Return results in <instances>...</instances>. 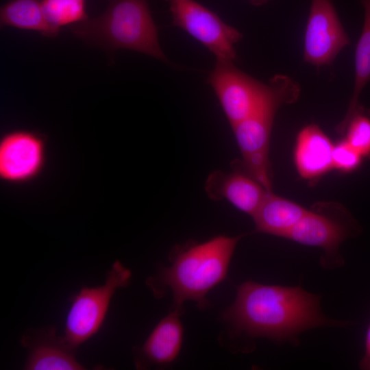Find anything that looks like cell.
Wrapping results in <instances>:
<instances>
[{
    "label": "cell",
    "mask_w": 370,
    "mask_h": 370,
    "mask_svg": "<svg viewBox=\"0 0 370 370\" xmlns=\"http://www.w3.org/2000/svg\"><path fill=\"white\" fill-rule=\"evenodd\" d=\"M319 297L300 286L266 285L247 281L237 288L224 319L238 332L276 341L295 340L302 332L341 325L321 312Z\"/></svg>",
    "instance_id": "cell-1"
},
{
    "label": "cell",
    "mask_w": 370,
    "mask_h": 370,
    "mask_svg": "<svg viewBox=\"0 0 370 370\" xmlns=\"http://www.w3.org/2000/svg\"><path fill=\"white\" fill-rule=\"evenodd\" d=\"M242 236L220 235L207 241L188 243L174 248L171 264L161 267L146 280L156 297L167 289L173 293L175 309L190 300L200 309L208 306V292L226 278L235 247Z\"/></svg>",
    "instance_id": "cell-2"
},
{
    "label": "cell",
    "mask_w": 370,
    "mask_h": 370,
    "mask_svg": "<svg viewBox=\"0 0 370 370\" xmlns=\"http://www.w3.org/2000/svg\"><path fill=\"white\" fill-rule=\"evenodd\" d=\"M69 27L75 37L111 57L118 49H128L175 66L161 49L148 0H109L101 14Z\"/></svg>",
    "instance_id": "cell-3"
},
{
    "label": "cell",
    "mask_w": 370,
    "mask_h": 370,
    "mask_svg": "<svg viewBox=\"0 0 370 370\" xmlns=\"http://www.w3.org/2000/svg\"><path fill=\"white\" fill-rule=\"evenodd\" d=\"M267 92L254 110L232 126L245 169L268 191H271L269 161L270 137L279 108L295 101L299 84L284 75H275L268 82Z\"/></svg>",
    "instance_id": "cell-4"
},
{
    "label": "cell",
    "mask_w": 370,
    "mask_h": 370,
    "mask_svg": "<svg viewBox=\"0 0 370 370\" xmlns=\"http://www.w3.org/2000/svg\"><path fill=\"white\" fill-rule=\"evenodd\" d=\"M131 276L130 270L116 260L106 273L103 284L84 286L73 297L63 335L70 345L77 349L97 333L114 293L127 286Z\"/></svg>",
    "instance_id": "cell-5"
},
{
    "label": "cell",
    "mask_w": 370,
    "mask_h": 370,
    "mask_svg": "<svg viewBox=\"0 0 370 370\" xmlns=\"http://www.w3.org/2000/svg\"><path fill=\"white\" fill-rule=\"evenodd\" d=\"M173 25L207 48L217 60L236 59L235 45L243 34L197 0H166Z\"/></svg>",
    "instance_id": "cell-6"
},
{
    "label": "cell",
    "mask_w": 370,
    "mask_h": 370,
    "mask_svg": "<svg viewBox=\"0 0 370 370\" xmlns=\"http://www.w3.org/2000/svg\"><path fill=\"white\" fill-rule=\"evenodd\" d=\"M231 127L247 118L264 97L267 84L237 68L234 61L217 60L207 77Z\"/></svg>",
    "instance_id": "cell-7"
},
{
    "label": "cell",
    "mask_w": 370,
    "mask_h": 370,
    "mask_svg": "<svg viewBox=\"0 0 370 370\" xmlns=\"http://www.w3.org/2000/svg\"><path fill=\"white\" fill-rule=\"evenodd\" d=\"M349 43L332 0H310L304 35V60L317 66L329 64Z\"/></svg>",
    "instance_id": "cell-8"
},
{
    "label": "cell",
    "mask_w": 370,
    "mask_h": 370,
    "mask_svg": "<svg viewBox=\"0 0 370 370\" xmlns=\"http://www.w3.org/2000/svg\"><path fill=\"white\" fill-rule=\"evenodd\" d=\"M358 231V225L353 219L345 222L321 212L308 210L286 238L323 249L324 254L321 264L324 268L332 269L344 263L338 251L340 244Z\"/></svg>",
    "instance_id": "cell-9"
},
{
    "label": "cell",
    "mask_w": 370,
    "mask_h": 370,
    "mask_svg": "<svg viewBox=\"0 0 370 370\" xmlns=\"http://www.w3.org/2000/svg\"><path fill=\"white\" fill-rule=\"evenodd\" d=\"M45 143L35 132L14 130L0 144V175L12 183L29 181L40 173L45 162Z\"/></svg>",
    "instance_id": "cell-10"
},
{
    "label": "cell",
    "mask_w": 370,
    "mask_h": 370,
    "mask_svg": "<svg viewBox=\"0 0 370 370\" xmlns=\"http://www.w3.org/2000/svg\"><path fill=\"white\" fill-rule=\"evenodd\" d=\"M27 349L24 369L27 370H82L85 367L77 360V349L53 326L28 328L21 338Z\"/></svg>",
    "instance_id": "cell-11"
},
{
    "label": "cell",
    "mask_w": 370,
    "mask_h": 370,
    "mask_svg": "<svg viewBox=\"0 0 370 370\" xmlns=\"http://www.w3.org/2000/svg\"><path fill=\"white\" fill-rule=\"evenodd\" d=\"M205 190L212 200L225 199L239 210L251 215L256 212L268 191L247 171H212L207 177Z\"/></svg>",
    "instance_id": "cell-12"
},
{
    "label": "cell",
    "mask_w": 370,
    "mask_h": 370,
    "mask_svg": "<svg viewBox=\"0 0 370 370\" xmlns=\"http://www.w3.org/2000/svg\"><path fill=\"white\" fill-rule=\"evenodd\" d=\"M180 312L174 308L156 325L142 346L134 348L136 369L167 365L178 356L183 339Z\"/></svg>",
    "instance_id": "cell-13"
},
{
    "label": "cell",
    "mask_w": 370,
    "mask_h": 370,
    "mask_svg": "<svg viewBox=\"0 0 370 370\" xmlns=\"http://www.w3.org/2000/svg\"><path fill=\"white\" fill-rule=\"evenodd\" d=\"M332 145L330 138L315 124H310L299 132L295 147V163L299 175L312 179L333 168Z\"/></svg>",
    "instance_id": "cell-14"
},
{
    "label": "cell",
    "mask_w": 370,
    "mask_h": 370,
    "mask_svg": "<svg viewBox=\"0 0 370 370\" xmlns=\"http://www.w3.org/2000/svg\"><path fill=\"white\" fill-rule=\"evenodd\" d=\"M308 210L268 192L252 216L258 232L286 238Z\"/></svg>",
    "instance_id": "cell-15"
},
{
    "label": "cell",
    "mask_w": 370,
    "mask_h": 370,
    "mask_svg": "<svg viewBox=\"0 0 370 370\" xmlns=\"http://www.w3.org/2000/svg\"><path fill=\"white\" fill-rule=\"evenodd\" d=\"M364 8V23L355 51V83L354 92L343 120L336 131L344 133L352 116L359 110L358 99L370 80V0H359Z\"/></svg>",
    "instance_id": "cell-16"
},
{
    "label": "cell",
    "mask_w": 370,
    "mask_h": 370,
    "mask_svg": "<svg viewBox=\"0 0 370 370\" xmlns=\"http://www.w3.org/2000/svg\"><path fill=\"white\" fill-rule=\"evenodd\" d=\"M1 27L37 32L45 37L58 35L46 20L40 0H9L0 8Z\"/></svg>",
    "instance_id": "cell-17"
},
{
    "label": "cell",
    "mask_w": 370,
    "mask_h": 370,
    "mask_svg": "<svg viewBox=\"0 0 370 370\" xmlns=\"http://www.w3.org/2000/svg\"><path fill=\"white\" fill-rule=\"evenodd\" d=\"M50 27L58 35L62 27L88 18L86 0H40Z\"/></svg>",
    "instance_id": "cell-18"
},
{
    "label": "cell",
    "mask_w": 370,
    "mask_h": 370,
    "mask_svg": "<svg viewBox=\"0 0 370 370\" xmlns=\"http://www.w3.org/2000/svg\"><path fill=\"white\" fill-rule=\"evenodd\" d=\"M347 142L363 158L370 157V118L358 110L346 130Z\"/></svg>",
    "instance_id": "cell-19"
},
{
    "label": "cell",
    "mask_w": 370,
    "mask_h": 370,
    "mask_svg": "<svg viewBox=\"0 0 370 370\" xmlns=\"http://www.w3.org/2000/svg\"><path fill=\"white\" fill-rule=\"evenodd\" d=\"M363 157L345 139L334 145L332 151L333 168L344 172L356 170Z\"/></svg>",
    "instance_id": "cell-20"
},
{
    "label": "cell",
    "mask_w": 370,
    "mask_h": 370,
    "mask_svg": "<svg viewBox=\"0 0 370 370\" xmlns=\"http://www.w3.org/2000/svg\"><path fill=\"white\" fill-rule=\"evenodd\" d=\"M359 367L363 370H370V321L365 336V354L359 362Z\"/></svg>",
    "instance_id": "cell-21"
},
{
    "label": "cell",
    "mask_w": 370,
    "mask_h": 370,
    "mask_svg": "<svg viewBox=\"0 0 370 370\" xmlns=\"http://www.w3.org/2000/svg\"><path fill=\"white\" fill-rule=\"evenodd\" d=\"M270 0H249L250 3L255 6H261L267 3Z\"/></svg>",
    "instance_id": "cell-22"
}]
</instances>
